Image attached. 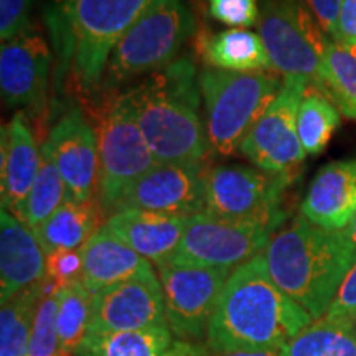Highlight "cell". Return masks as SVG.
<instances>
[{
  "label": "cell",
  "instance_id": "obj_22",
  "mask_svg": "<svg viewBox=\"0 0 356 356\" xmlns=\"http://www.w3.org/2000/svg\"><path fill=\"white\" fill-rule=\"evenodd\" d=\"M202 345L186 343L170 327L139 332H88L76 356H204Z\"/></svg>",
  "mask_w": 356,
  "mask_h": 356
},
{
  "label": "cell",
  "instance_id": "obj_25",
  "mask_svg": "<svg viewBox=\"0 0 356 356\" xmlns=\"http://www.w3.org/2000/svg\"><path fill=\"white\" fill-rule=\"evenodd\" d=\"M282 356H356L355 323L328 317L314 320L280 348Z\"/></svg>",
  "mask_w": 356,
  "mask_h": 356
},
{
  "label": "cell",
  "instance_id": "obj_6",
  "mask_svg": "<svg viewBox=\"0 0 356 356\" xmlns=\"http://www.w3.org/2000/svg\"><path fill=\"white\" fill-rule=\"evenodd\" d=\"M197 33V20L184 0H165L137 22L111 53L101 88L113 95L140 74L155 73L175 61Z\"/></svg>",
  "mask_w": 356,
  "mask_h": 356
},
{
  "label": "cell",
  "instance_id": "obj_23",
  "mask_svg": "<svg viewBox=\"0 0 356 356\" xmlns=\"http://www.w3.org/2000/svg\"><path fill=\"white\" fill-rule=\"evenodd\" d=\"M197 48L207 66L213 68L236 73L274 71L261 35L246 29L202 33L198 35Z\"/></svg>",
  "mask_w": 356,
  "mask_h": 356
},
{
  "label": "cell",
  "instance_id": "obj_7",
  "mask_svg": "<svg viewBox=\"0 0 356 356\" xmlns=\"http://www.w3.org/2000/svg\"><path fill=\"white\" fill-rule=\"evenodd\" d=\"M259 35L275 73L305 78L322 91L323 58L332 38L302 0H259Z\"/></svg>",
  "mask_w": 356,
  "mask_h": 356
},
{
  "label": "cell",
  "instance_id": "obj_34",
  "mask_svg": "<svg viewBox=\"0 0 356 356\" xmlns=\"http://www.w3.org/2000/svg\"><path fill=\"white\" fill-rule=\"evenodd\" d=\"M83 259L79 249H58L47 254V277L60 287L81 279Z\"/></svg>",
  "mask_w": 356,
  "mask_h": 356
},
{
  "label": "cell",
  "instance_id": "obj_17",
  "mask_svg": "<svg viewBox=\"0 0 356 356\" xmlns=\"http://www.w3.org/2000/svg\"><path fill=\"white\" fill-rule=\"evenodd\" d=\"M47 277V254L24 221L0 211V299L8 302Z\"/></svg>",
  "mask_w": 356,
  "mask_h": 356
},
{
  "label": "cell",
  "instance_id": "obj_2",
  "mask_svg": "<svg viewBox=\"0 0 356 356\" xmlns=\"http://www.w3.org/2000/svg\"><path fill=\"white\" fill-rule=\"evenodd\" d=\"M274 282L312 318H322L356 262L346 229L333 231L304 216L275 233L264 251Z\"/></svg>",
  "mask_w": 356,
  "mask_h": 356
},
{
  "label": "cell",
  "instance_id": "obj_16",
  "mask_svg": "<svg viewBox=\"0 0 356 356\" xmlns=\"http://www.w3.org/2000/svg\"><path fill=\"white\" fill-rule=\"evenodd\" d=\"M50 63V48L42 35L29 30L2 43L0 91L8 108H35L43 101Z\"/></svg>",
  "mask_w": 356,
  "mask_h": 356
},
{
  "label": "cell",
  "instance_id": "obj_37",
  "mask_svg": "<svg viewBox=\"0 0 356 356\" xmlns=\"http://www.w3.org/2000/svg\"><path fill=\"white\" fill-rule=\"evenodd\" d=\"M304 2L310 8V12L314 13V17L317 19L323 32L333 40L341 0H304Z\"/></svg>",
  "mask_w": 356,
  "mask_h": 356
},
{
  "label": "cell",
  "instance_id": "obj_28",
  "mask_svg": "<svg viewBox=\"0 0 356 356\" xmlns=\"http://www.w3.org/2000/svg\"><path fill=\"white\" fill-rule=\"evenodd\" d=\"M42 297L44 296L40 282L3 302L0 310V356H29L30 332Z\"/></svg>",
  "mask_w": 356,
  "mask_h": 356
},
{
  "label": "cell",
  "instance_id": "obj_12",
  "mask_svg": "<svg viewBox=\"0 0 356 356\" xmlns=\"http://www.w3.org/2000/svg\"><path fill=\"white\" fill-rule=\"evenodd\" d=\"M309 84L305 78H284L273 104L241 145L252 165L277 175H297L307 155L297 132V114Z\"/></svg>",
  "mask_w": 356,
  "mask_h": 356
},
{
  "label": "cell",
  "instance_id": "obj_27",
  "mask_svg": "<svg viewBox=\"0 0 356 356\" xmlns=\"http://www.w3.org/2000/svg\"><path fill=\"white\" fill-rule=\"evenodd\" d=\"M322 92L345 118L356 121V47L332 40L323 58Z\"/></svg>",
  "mask_w": 356,
  "mask_h": 356
},
{
  "label": "cell",
  "instance_id": "obj_40",
  "mask_svg": "<svg viewBox=\"0 0 356 356\" xmlns=\"http://www.w3.org/2000/svg\"><path fill=\"white\" fill-rule=\"evenodd\" d=\"M60 356H71V355H65V353H61Z\"/></svg>",
  "mask_w": 356,
  "mask_h": 356
},
{
  "label": "cell",
  "instance_id": "obj_33",
  "mask_svg": "<svg viewBox=\"0 0 356 356\" xmlns=\"http://www.w3.org/2000/svg\"><path fill=\"white\" fill-rule=\"evenodd\" d=\"M33 0H0V38L2 43L30 30V8Z\"/></svg>",
  "mask_w": 356,
  "mask_h": 356
},
{
  "label": "cell",
  "instance_id": "obj_29",
  "mask_svg": "<svg viewBox=\"0 0 356 356\" xmlns=\"http://www.w3.org/2000/svg\"><path fill=\"white\" fill-rule=\"evenodd\" d=\"M92 293L84 287L81 279L58 291L56 328L61 353H76L88 335L91 320Z\"/></svg>",
  "mask_w": 356,
  "mask_h": 356
},
{
  "label": "cell",
  "instance_id": "obj_38",
  "mask_svg": "<svg viewBox=\"0 0 356 356\" xmlns=\"http://www.w3.org/2000/svg\"><path fill=\"white\" fill-rule=\"evenodd\" d=\"M211 356H282V355H280V348H264V350L213 351Z\"/></svg>",
  "mask_w": 356,
  "mask_h": 356
},
{
  "label": "cell",
  "instance_id": "obj_36",
  "mask_svg": "<svg viewBox=\"0 0 356 356\" xmlns=\"http://www.w3.org/2000/svg\"><path fill=\"white\" fill-rule=\"evenodd\" d=\"M333 42L356 47V0H341Z\"/></svg>",
  "mask_w": 356,
  "mask_h": 356
},
{
  "label": "cell",
  "instance_id": "obj_26",
  "mask_svg": "<svg viewBox=\"0 0 356 356\" xmlns=\"http://www.w3.org/2000/svg\"><path fill=\"white\" fill-rule=\"evenodd\" d=\"M340 115L335 102L315 86H307L297 114V132L307 155H318L327 149L340 126Z\"/></svg>",
  "mask_w": 356,
  "mask_h": 356
},
{
  "label": "cell",
  "instance_id": "obj_14",
  "mask_svg": "<svg viewBox=\"0 0 356 356\" xmlns=\"http://www.w3.org/2000/svg\"><path fill=\"white\" fill-rule=\"evenodd\" d=\"M160 327H168V320L162 286L154 269L92 296L88 332H139Z\"/></svg>",
  "mask_w": 356,
  "mask_h": 356
},
{
  "label": "cell",
  "instance_id": "obj_35",
  "mask_svg": "<svg viewBox=\"0 0 356 356\" xmlns=\"http://www.w3.org/2000/svg\"><path fill=\"white\" fill-rule=\"evenodd\" d=\"M325 317L356 323V262L345 277Z\"/></svg>",
  "mask_w": 356,
  "mask_h": 356
},
{
  "label": "cell",
  "instance_id": "obj_5",
  "mask_svg": "<svg viewBox=\"0 0 356 356\" xmlns=\"http://www.w3.org/2000/svg\"><path fill=\"white\" fill-rule=\"evenodd\" d=\"M280 86L277 74L269 71L236 73L204 66L200 73V89L211 152L222 157L239 152L249 132L273 104Z\"/></svg>",
  "mask_w": 356,
  "mask_h": 356
},
{
  "label": "cell",
  "instance_id": "obj_20",
  "mask_svg": "<svg viewBox=\"0 0 356 356\" xmlns=\"http://www.w3.org/2000/svg\"><path fill=\"white\" fill-rule=\"evenodd\" d=\"M190 216L145 210H124L106 221L111 233L147 261H167L184 238Z\"/></svg>",
  "mask_w": 356,
  "mask_h": 356
},
{
  "label": "cell",
  "instance_id": "obj_39",
  "mask_svg": "<svg viewBox=\"0 0 356 356\" xmlns=\"http://www.w3.org/2000/svg\"><path fill=\"white\" fill-rule=\"evenodd\" d=\"M346 233H348L350 239L353 241L355 248H356V215L353 216V220H351V222L348 225V228H346Z\"/></svg>",
  "mask_w": 356,
  "mask_h": 356
},
{
  "label": "cell",
  "instance_id": "obj_19",
  "mask_svg": "<svg viewBox=\"0 0 356 356\" xmlns=\"http://www.w3.org/2000/svg\"><path fill=\"white\" fill-rule=\"evenodd\" d=\"M302 216L325 229H346L356 215V159L320 168L300 207Z\"/></svg>",
  "mask_w": 356,
  "mask_h": 356
},
{
  "label": "cell",
  "instance_id": "obj_10",
  "mask_svg": "<svg viewBox=\"0 0 356 356\" xmlns=\"http://www.w3.org/2000/svg\"><path fill=\"white\" fill-rule=\"evenodd\" d=\"M273 233L256 222L231 221L203 211L188 218L184 238L167 262L186 267L233 269L261 254Z\"/></svg>",
  "mask_w": 356,
  "mask_h": 356
},
{
  "label": "cell",
  "instance_id": "obj_18",
  "mask_svg": "<svg viewBox=\"0 0 356 356\" xmlns=\"http://www.w3.org/2000/svg\"><path fill=\"white\" fill-rule=\"evenodd\" d=\"M42 150L24 114H15L8 126L2 127L0 155V197L2 210L19 218L30 190L37 180Z\"/></svg>",
  "mask_w": 356,
  "mask_h": 356
},
{
  "label": "cell",
  "instance_id": "obj_15",
  "mask_svg": "<svg viewBox=\"0 0 356 356\" xmlns=\"http://www.w3.org/2000/svg\"><path fill=\"white\" fill-rule=\"evenodd\" d=\"M43 147L63 177L66 200L76 203L92 202L99 180V150L97 134L81 111L71 108L61 115Z\"/></svg>",
  "mask_w": 356,
  "mask_h": 356
},
{
  "label": "cell",
  "instance_id": "obj_31",
  "mask_svg": "<svg viewBox=\"0 0 356 356\" xmlns=\"http://www.w3.org/2000/svg\"><path fill=\"white\" fill-rule=\"evenodd\" d=\"M58 292L53 296L42 297L30 332L29 356H60V337L56 328Z\"/></svg>",
  "mask_w": 356,
  "mask_h": 356
},
{
  "label": "cell",
  "instance_id": "obj_9",
  "mask_svg": "<svg viewBox=\"0 0 356 356\" xmlns=\"http://www.w3.org/2000/svg\"><path fill=\"white\" fill-rule=\"evenodd\" d=\"M293 178L257 167L208 168L204 178V211L231 221L256 222L274 231L286 220L282 197Z\"/></svg>",
  "mask_w": 356,
  "mask_h": 356
},
{
  "label": "cell",
  "instance_id": "obj_3",
  "mask_svg": "<svg viewBox=\"0 0 356 356\" xmlns=\"http://www.w3.org/2000/svg\"><path fill=\"white\" fill-rule=\"evenodd\" d=\"M165 0H50L44 22L58 53V79L68 71L84 92L99 91L124 35Z\"/></svg>",
  "mask_w": 356,
  "mask_h": 356
},
{
  "label": "cell",
  "instance_id": "obj_11",
  "mask_svg": "<svg viewBox=\"0 0 356 356\" xmlns=\"http://www.w3.org/2000/svg\"><path fill=\"white\" fill-rule=\"evenodd\" d=\"M162 286L168 327L178 340L200 345L208 337L218 300L228 282L231 269L155 264Z\"/></svg>",
  "mask_w": 356,
  "mask_h": 356
},
{
  "label": "cell",
  "instance_id": "obj_24",
  "mask_svg": "<svg viewBox=\"0 0 356 356\" xmlns=\"http://www.w3.org/2000/svg\"><path fill=\"white\" fill-rule=\"evenodd\" d=\"M101 208L92 202H66L53 215L32 229L44 254L58 249H81L99 226Z\"/></svg>",
  "mask_w": 356,
  "mask_h": 356
},
{
  "label": "cell",
  "instance_id": "obj_21",
  "mask_svg": "<svg viewBox=\"0 0 356 356\" xmlns=\"http://www.w3.org/2000/svg\"><path fill=\"white\" fill-rule=\"evenodd\" d=\"M83 259L81 282L92 296L136 275L152 270L150 262L101 226L79 249Z\"/></svg>",
  "mask_w": 356,
  "mask_h": 356
},
{
  "label": "cell",
  "instance_id": "obj_13",
  "mask_svg": "<svg viewBox=\"0 0 356 356\" xmlns=\"http://www.w3.org/2000/svg\"><path fill=\"white\" fill-rule=\"evenodd\" d=\"M207 172L203 163H157L129 186L114 213L145 210L180 216L203 213Z\"/></svg>",
  "mask_w": 356,
  "mask_h": 356
},
{
  "label": "cell",
  "instance_id": "obj_1",
  "mask_svg": "<svg viewBox=\"0 0 356 356\" xmlns=\"http://www.w3.org/2000/svg\"><path fill=\"white\" fill-rule=\"evenodd\" d=\"M314 322L280 289L257 254L231 273L208 328L211 351L282 348Z\"/></svg>",
  "mask_w": 356,
  "mask_h": 356
},
{
  "label": "cell",
  "instance_id": "obj_8",
  "mask_svg": "<svg viewBox=\"0 0 356 356\" xmlns=\"http://www.w3.org/2000/svg\"><path fill=\"white\" fill-rule=\"evenodd\" d=\"M96 134L99 150V208L113 215L129 186L157 165V160L124 91L106 102Z\"/></svg>",
  "mask_w": 356,
  "mask_h": 356
},
{
  "label": "cell",
  "instance_id": "obj_30",
  "mask_svg": "<svg viewBox=\"0 0 356 356\" xmlns=\"http://www.w3.org/2000/svg\"><path fill=\"white\" fill-rule=\"evenodd\" d=\"M40 150H42V162H40L37 180H35L24 204V210L19 216V220L24 221L30 229L38 228L66 202V185L63 177L58 172L48 150L43 145Z\"/></svg>",
  "mask_w": 356,
  "mask_h": 356
},
{
  "label": "cell",
  "instance_id": "obj_32",
  "mask_svg": "<svg viewBox=\"0 0 356 356\" xmlns=\"http://www.w3.org/2000/svg\"><path fill=\"white\" fill-rule=\"evenodd\" d=\"M213 19L231 29H251L259 24V0H208Z\"/></svg>",
  "mask_w": 356,
  "mask_h": 356
},
{
  "label": "cell",
  "instance_id": "obj_4",
  "mask_svg": "<svg viewBox=\"0 0 356 356\" xmlns=\"http://www.w3.org/2000/svg\"><path fill=\"white\" fill-rule=\"evenodd\" d=\"M157 163H203L210 152L198 114L195 65L173 61L124 91Z\"/></svg>",
  "mask_w": 356,
  "mask_h": 356
}]
</instances>
